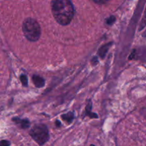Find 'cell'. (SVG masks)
Segmentation results:
<instances>
[{"label":"cell","mask_w":146,"mask_h":146,"mask_svg":"<svg viewBox=\"0 0 146 146\" xmlns=\"http://www.w3.org/2000/svg\"><path fill=\"white\" fill-rule=\"evenodd\" d=\"M90 146H96V145H93V144H92V145H90Z\"/></svg>","instance_id":"cell-16"},{"label":"cell","mask_w":146,"mask_h":146,"mask_svg":"<svg viewBox=\"0 0 146 146\" xmlns=\"http://www.w3.org/2000/svg\"><path fill=\"white\" fill-rule=\"evenodd\" d=\"M32 81L34 86L38 88H43L46 84L45 79L41 76L37 75V74H34L32 76Z\"/></svg>","instance_id":"cell-5"},{"label":"cell","mask_w":146,"mask_h":146,"mask_svg":"<svg viewBox=\"0 0 146 146\" xmlns=\"http://www.w3.org/2000/svg\"><path fill=\"white\" fill-rule=\"evenodd\" d=\"M55 124H56V125L57 127H61V121H58V120H56V121Z\"/></svg>","instance_id":"cell-14"},{"label":"cell","mask_w":146,"mask_h":146,"mask_svg":"<svg viewBox=\"0 0 146 146\" xmlns=\"http://www.w3.org/2000/svg\"><path fill=\"white\" fill-rule=\"evenodd\" d=\"M61 118L68 124H71L74 121V113L73 112H68L61 115Z\"/></svg>","instance_id":"cell-7"},{"label":"cell","mask_w":146,"mask_h":146,"mask_svg":"<svg viewBox=\"0 0 146 146\" xmlns=\"http://www.w3.org/2000/svg\"><path fill=\"white\" fill-rule=\"evenodd\" d=\"M29 135L39 145H44L49 140V132L46 125L38 123L34 125L29 131Z\"/></svg>","instance_id":"cell-3"},{"label":"cell","mask_w":146,"mask_h":146,"mask_svg":"<svg viewBox=\"0 0 146 146\" xmlns=\"http://www.w3.org/2000/svg\"><path fill=\"white\" fill-rule=\"evenodd\" d=\"M146 26V8L145 10V12H144L143 17L142 20L141 21V24L139 26V31H141L142 29H143Z\"/></svg>","instance_id":"cell-9"},{"label":"cell","mask_w":146,"mask_h":146,"mask_svg":"<svg viewBox=\"0 0 146 146\" xmlns=\"http://www.w3.org/2000/svg\"><path fill=\"white\" fill-rule=\"evenodd\" d=\"M1 146H10L11 145V143L9 142V141H6V140H2L1 141Z\"/></svg>","instance_id":"cell-12"},{"label":"cell","mask_w":146,"mask_h":146,"mask_svg":"<svg viewBox=\"0 0 146 146\" xmlns=\"http://www.w3.org/2000/svg\"><path fill=\"white\" fill-rule=\"evenodd\" d=\"M51 12L56 21L61 26L71 23L75 14V8L69 0H54L51 2Z\"/></svg>","instance_id":"cell-1"},{"label":"cell","mask_w":146,"mask_h":146,"mask_svg":"<svg viewBox=\"0 0 146 146\" xmlns=\"http://www.w3.org/2000/svg\"><path fill=\"white\" fill-rule=\"evenodd\" d=\"M11 121L17 125H19V126L22 129H27L30 127V121L27 118H20L19 117H14L11 119Z\"/></svg>","instance_id":"cell-4"},{"label":"cell","mask_w":146,"mask_h":146,"mask_svg":"<svg viewBox=\"0 0 146 146\" xmlns=\"http://www.w3.org/2000/svg\"><path fill=\"white\" fill-rule=\"evenodd\" d=\"M91 63L93 65H96L98 63V56H94L91 59Z\"/></svg>","instance_id":"cell-13"},{"label":"cell","mask_w":146,"mask_h":146,"mask_svg":"<svg viewBox=\"0 0 146 146\" xmlns=\"http://www.w3.org/2000/svg\"><path fill=\"white\" fill-rule=\"evenodd\" d=\"M22 31L26 38L31 42L37 41L41 37V27L36 20L31 17L27 18L23 21Z\"/></svg>","instance_id":"cell-2"},{"label":"cell","mask_w":146,"mask_h":146,"mask_svg":"<svg viewBox=\"0 0 146 146\" xmlns=\"http://www.w3.org/2000/svg\"><path fill=\"white\" fill-rule=\"evenodd\" d=\"M94 2L96 3V4H105L106 1H95V0H94Z\"/></svg>","instance_id":"cell-15"},{"label":"cell","mask_w":146,"mask_h":146,"mask_svg":"<svg viewBox=\"0 0 146 146\" xmlns=\"http://www.w3.org/2000/svg\"><path fill=\"white\" fill-rule=\"evenodd\" d=\"M115 21H116V18H115V16H111L106 20V22L107 25L111 26L115 22Z\"/></svg>","instance_id":"cell-10"},{"label":"cell","mask_w":146,"mask_h":146,"mask_svg":"<svg viewBox=\"0 0 146 146\" xmlns=\"http://www.w3.org/2000/svg\"><path fill=\"white\" fill-rule=\"evenodd\" d=\"M112 44H113V42L108 43V44H104V46H101V48L98 49V56H99L101 58H105L107 52L108 51V49H109L110 47L111 46V45H112Z\"/></svg>","instance_id":"cell-6"},{"label":"cell","mask_w":146,"mask_h":146,"mask_svg":"<svg viewBox=\"0 0 146 146\" xmlns=\"http://www.w3.org/2000/svg\"><path fill=\"white\" fill-rule=\"evenodd\" d=\"M85 115H86V116H88L89 118H98V115H97L96 113H93L92 111L86 112Z\"/></svg>","instance_id":"cell-11"},{"label":"cell","mask_w":146,"mask_h":146,"mask_svg":"<svg viewBox=\"0 0 146 146\" xmlns=\"http://www.w3.org/2000/svg\"><path fill=\"white\" fill-rule=\"evenodd\" d=\"M20 81L23 86L27 87L28 86V77L25 74H21L20 76Z\"/></svg>","instance_id":"cell-8"}]
</instances>
